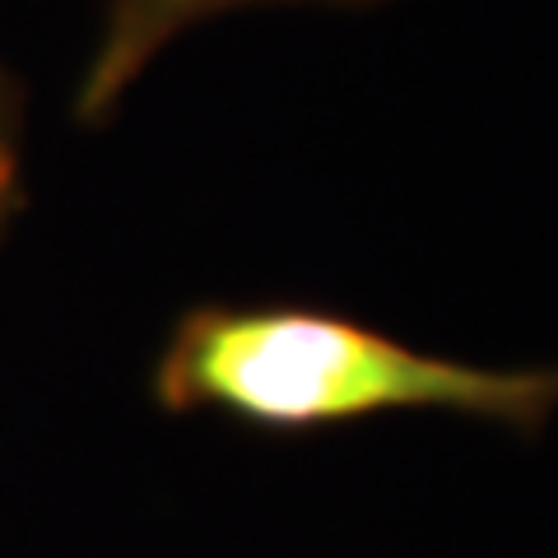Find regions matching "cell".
Masks as SVG:
<instances>
[{
	"label": "cell",
	"instance_id": "6da1fadb",
	"mask_svg": "<svg viewBox=\"0 0 558 558\" xmlns=\"http://www.w3.org/2000/svg\"><path fill=\"white\" fill-rule=\"evenodd\" d=\"M149 391L168 414H223L275 438L396 414H457L539 438L558 414V363L484 368L307 303H201L172 322Z\"/></svg>",
	"mask_w": 558,
	"mask_h": 558
},
{
	"label": "cell",
	"instance_id": "7a4b0ae2",
	"mask_svg": "<svg viewBox=\"0 0 558 558\" xmlns=\"http://www.w3.org/2000/svg\"><path fill=\"white\" fill-rule=\"evenodd\" d=\"M247 5H377V0H108L98 47L75 89V117L84 126H102L135 89V80L159 61V51H168L186 28Z\"/></svg>",
	"mask_w": 558,
	"mask_h": 558
},
{
	"label": "cell",
	"instance_id": "3957f363",
	"mask_svg": "<svg viewBox=\"0 0 558 558\" xmlns=\"http://www.w3.org/2000/svg\"><path fill=\"white\" fill-rule=\"evenodd\" d=\"M20 209V94L0 70V215Z\"/></svg>",
	"mask_w": 558,
	"mask_h": 558
},
{
	"label": "cell",
	"instance_id": "277c9868",
	"mask_svg": "<svg viewBox=\"0 0 558 558\" xmlns=\"http://www.w3.org/2000/svg\"><path fill=\"white\" fill-rule=\"evenodd\" d=\"M5 229H10V219H5V215H0V238H5Z\"/></svg>",
	"mask_w": 558,
	"mask_h": 558
}]
</instances>
